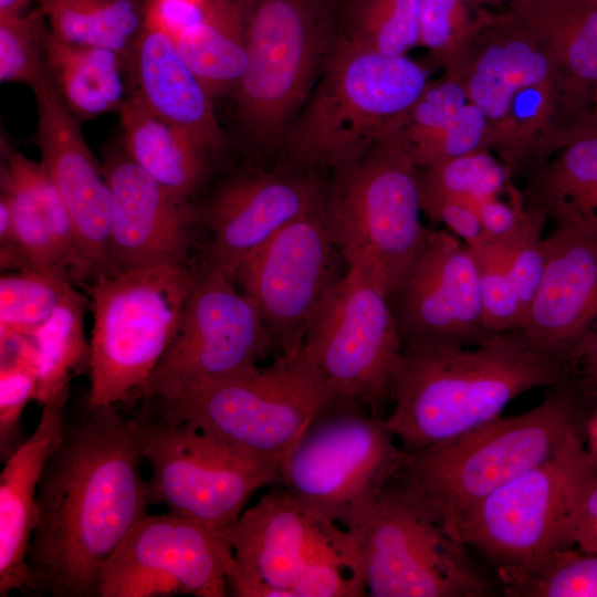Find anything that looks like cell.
Instances as JSON below:
<instances>
[{
    "label": "cell",
    "instance_id": "1",
    "mask_svg": "<svg viewBox=\"0 0 597 597\" xmlns=\"http://www.w3.org/2000/svg\"><path fill=\"white\" fill-rule=\"evenodd\" d=\"M143 461L132 418L116 406L86 407L65 425L38 488L28 593L98 596L104 563L150 506Z\"/></svg>",
    "mask_w": 597,
    "mask_h": 597
},
{
    "label": "cell",
    "instance_id": "2",
    "mask_svg": "<svg viewBox=\"0 0 597 597\" xmlns=\"http://www.w3.org/2000/svg\"><path fill=\"white\" fill-rule=\"evenodd\" d=\"M484 114L491 150L523 175L597 116L588 95L506 8L480 10L442 65Z\"/></svg>",
    "mask_w": 597,
    "mask_h": 597
},
{
    "label": "cell",
    "instance_id": "3",
    "mask_svg": "<svg viewBox=\"0 0 597 597\" xmlns=\"http://www.w3.org/2000/svg\"><path fill=\"white\" fill-rule=\"evenodd\" d=\"M575 371L574 363L535 345L521 329L472 346L404 345L385 422L406 452H416L500 417L517 396Z\"/></svg>",
    "mask_w": 597,
    "mask_h": 597
},
{
    "label": "cell",
    "instance_id": "4",
    "mask_svg": "<svg viewBox=\"0 0 597 597\" xmlns=\"http://www.w3.org/2000/svg\"><path fill=\"white\" fill-rule=\"evenodd\" d=\"M594 401L575 371L547 387L532 409L408 453L402 473L440 511L455 537L458 522L481 500L585 439Z\"/></svg>",
    "mask_w": 597,
    "mask_h": 597
},
{
    "label": "cell",
    "instance_id": "5",
    "mask_svg": "<svg viewBox=\"0 0 597 597\" xmlns=\"http://www.w3.org/2000/svg\"><path fill=\"white\" fill-rule=\"evenodd\" d=\"M407 55H385L342 33L282 146L292 167L337 171L388 136L428 83Z\"/></svg>",
    "mask_w": 597,
    "mask_h": 597
},
{
    "label": "cell",
    "instance_id": "6",
    "mask_svg": "<svg viewBox=\"0 0 597 597\" xmlns=\"http://www.w3.org/2000/svg\"><path fill=\"white\" fill-rule=\"evenodd\" d=\"M197 274L189 264H161L100 274L87 284L93 328L86 407L143 398L179 331Z\"/></svg>",
    "mask_w": 597,
    "mask_h": 597
},
{
    "label": "cell",
    "instance_id": "7",
    "mask_svg": "<svg viewBox=\"0 0 597 597\" xmlns=\"http://www.w3.org/2000/svg\"><path fill=\"white\" fill-rule=\"evenodd\" d=\"M248 64L233 92L253 144L273 148L317 82L337 39L331 0H240Z\"/></svg>",
    "mask_w": 597,
    "mask_h": 597
},
{
    "label": "cell",
    "instance_id": "8",
    "mask_svg": "<svg viewBox=\"0 0 597 597\" xmlns=\"http://www.w3.org/2000/svg\"><path fill=\"white\" fill-rule=\"evenodd\" d=\"M407 455L384 417L334 395L284 459L276 483L312 515L352 532Z\"/></svg>",
    "mask_w": 597,
    "mask_h": 597
},
{
    "label": "cell",
    "instance_id": "9",
    "mask_svg": "<svg viewBox=\"0 0 597 597\" xmlns=\"http://www.w3.org/2000/svg\"><path fill=\"white\" fill-rule=\"evenodd\" d=\"M331 237L347 266L358 265L387 296L420 249L419 169L388 135L335 171L323 203Z\"/></svg>",
    "mask_w": 597,
    "mask_h": 597
},
{
    "label": "cell",
    "instance_id": "10",
    "mask_svg": "<svg viewBox=\"0 0 597 597\" xmlns=\"http://www.w3.org/2000/svg\"><path fill=\"white\" fill-rule=\"evenodd\" d=\"M350 533L367 596L484 597L491 591L468 558L467 545L402 469Z\"/></svg>",
    "mask_w": 597,
    "mask_h": 597
},
{
    "label": "cell",
    "instance_id": "11",
    "mask_svg": "<svg viewBox=\"0 0 597 597\" xmlns=\"http://www.w3.org/2000/svg\"><path fill=\"white\" fill-rule=\"evenodd\" d=\"M334 396L301 350L279 355L207 383L165 402H145L165 417L184 420L276 465L298 441L321 407Z\"/></svg>",
    "mask_w": 597,
    "mask_h": 597
},
{
    "label": "cell",
    "instance_id": "12",
    "mask_svg": "<svg viewBox=\"0 0 597 597\" xmlns=\"http://www.w3.org/2000/svg\"><path fill=\"white\" fill-rule=\"evenodd\" d=\"M139 447L150 467V505L221 532L251 496L277 482L279 468L184 420L148 406L132 418Z\"/></svg>",
    "mask_w": 597,
    "mask_h": 597
},
{
    "label": "cell",
    "instance_id": "13",
    "mask_svg": "<svg viewBox=\"0 0 597 597\" xmlns=\"http://www.w3.org/2000/svg\"><path fill=\"white\" fill-rule=\"evenodd\" d=\"M596 472L597 452L578 440L481 500L458 522L454 535L498 566L573 547L577 504Z\"/></svg>",
    "mask_w": 597,
    "mask_h": 597
},
{
    "label": "cell",
    "instance_id": "14",
    "mask_svg": "<svg viewBox=\"0 0 597 597\" xmlns=\"http://www.w3.org/2000/svg\"><path fill=\"white\" fill-rule=\"evenodd\" d=\"M401 348L387 294L367 271L349 265L321 305L300 350L333 395L385 418Z\"/></svg>",
    "mask_w": 597,
    "mask_h": 597
},
{
    "label": "cell",
    "instance_id": "15",
    "mask_svg": "<svg viewBox=\"0 0 597 597\" xmlns=\"http://www.w3.org/2000/svg\"><path fill=\"white\" fill-rule=\"evenodd\" d=\"M279 349L255 303L208 263L198 272L179 331L156 366L145 402H165L258 366ZM280 355V353H279Z\"/></svg>",
    "mask_w": 597,
    "mask_h": 597
},
{
    "label": "cell",
    "instance_id": "16",
    "mask_svg": "<svg viewBox=\"0 0 597 597\" xmlns=\"http://www.w3.org/2000/svg\"><path fill=\"white\" fill-rule=\"evenodd\" d=\"M234 559L219 531L170 512H147L104 563L98 597H226Z\"/></svg>",
    "mask_w": 597,
    "mask_h": 597
},
{
    "label": "cell",
    "instance_id": "17",
    "mask_svg": "<svg viewBox=\"0 0 597 597\" xmlns=\"http://www.w3.org/2000/svg\"><path fill=\"white\" fill-rule=\"evenodd\" d=\"M339 259L322 205L281 229L235 274L233 282L240 281L255 303L280 355L300 352L321 305L344 275Z\"/></svg>",
    "mask_w": 597,
    "mask_h": 597
},
{
    "label": "cell",
    "instance_id": "18",
    "mask_svg": "<svg viewBox=\"0 0 597 597\" xmlns=\"http://www.w3.org/2000/svg\"><path fill=\"white\" fill-rule=\"evenodd\" d=\"M388 301L402 346H472L495 335L485 323L475 256L446 230L427 229Z\"/></svg>",
    "mask_w": 597,
    "mask_h": 597
},
{
    "label": "cell",
    "instance_id": "19",
    "mask_svg": "<svg viewBox=\"0 0 597 597\" xmlns=\"http://www.w3.org/2000/svg\"><path fill=\"white\" fill-rule=\"evenodd\" d=\"M220 533L237 562L283 597H295L296 584L316 565L338 563L362 570L353 534L305 511L279 483Z\"/></svg>",
    "mask_w": 597,
    "mask_h": 597
},
{
    "label": "cell",
    "instance_id": "20",
    "mask_svg": "<svg viewBox=\"0 0 597 597\" xmlns=\"http://www.w3.org/2000/svg\"><path fill=\"white\" fill-rule=\"evenodd\" d=\"M325 192L326 185L315 171L295 167L232 175L200 213L209 233L207 263L233 281L281 229L321 207Z\"/></svg>",
    "mask_w": 597,
    "mask_h": 597
},
{
    "label": "cell",
    "instance_id": "21",
    "mask_svg": "<svg viewBox=\"0 0 597 597\" xmlns=\"http://www.w3.org/2000/svg\"><path fill=\"white\" fill-rule=\"evenodd\" d=\"M112 191L111 272L189 264L200 212L168 191L126 154L103 166Z\"/></svg>",
    "mask_w": 597,
    "mask_h": 597
},
{
    "label": "cell",
    "instance_id": "22",
    "mask_svg": "<svg viewBox=\"0 0 597 597\" xmlns=\"http://www.w3.org/2000/svg\"><path fill=\"white\" fill-rule=\"evenodd\" d=\"M38 112L41 163L71 216L92 281L111 272L112 191L103 166L93 156L78 126L49 75L32 88ZM91 281V282H92Z\"/></svg>",
    "mask_w": 597,
    "mask_h": 597
},
{
    "label": "cell",
    "instance_id": "23",
    "mask_svg": "<svg viewBox=\"0 0 597 597\" xmlns=\"http://www.w3.org/2000/svg\"><path fill=\"white\" fill-rule=\"evenodd\" d=\"M545 268L521 331L535 345L576 365L597 327V234L557 227L543 238Z\"/></svg>",
    "mask_w": 597,
    "mask_h": 597
},
{
    "label": "cell",
    "instance_id": "24",
    "mask_svg": "<svg viewBox=\"0 0 597 597\" xmlns=\"http://www.w3.org/2000/svg\"><path fill=\"white\" fill-rule=\"evenodd\" d=\"M70 385L41 406L39 421L3 461L0 473V596L28 593L27 556L38 519V488L44 467L60 443Z\"/></svg>",
    "mask_w": 597,
    "mask_h": 597
},
{
    "label": "cell",
    "instance_id": "25",
    "mask_svg": "<svg viewBox=\"0 0 597 597\" xmlns=\"http://www.w3.org/2000/svg\"><path fill=\"white\" fill-rule=\"evenodd\" d=\"M127 72L129 95L151 113L193 135L213 155L224 148L212 97L181 57L175 39L148 19Z\"/></svg>",
    "mask_w": 597,
    "mask_h": 597
},
{
    "label": "cell",
    "instance_id": "26",
    "mask_svg": "<svg viewBox=\"0 0 597 597\" xmlns=\"http://www.w3.org/2000/svg\"><path fill=\"white\" fill-rule=\"evenodd\" d=\"M407 150L418 169L491 149V134L482 111L450 73L428 81L423 91L389 134Z\"/></svg>",
    "mask_w": 597,
    "mask_h": 597
},
{
    "label": "cell",
    "instance_id": "27",
    "mask_svg": "<svg viewBox=\"0 0 597 597\" xmlns=\"http://www.w3.org/2000/svg\"><path fill=\"white\" fill-rule=\"evenodd\" d=\"M523 205L557 227L597 234V116L523 174Z\"/></svg>",
    "mask_w": 597,
    "mask_h": 597
},
{
    "label": "cell",
    "instance_id": "28",
    "mask_svg": "<svg viewBox=\"0 0 597 597\" xmlns=\"http://www.w3.org/2000/svg\"><path fill=\"white\" fill-rule=\"evenodd\" d=\"M123 151L159 185L190 199L206 182L213 155L198 138L129 95L118 111Z\"/></svg>",
    "mask_w": 597,
    "mask_h": 597
},
{
    "label": "cell",
    "instance_id": "29",
    "mask_svg": "<svg viewBox=\"0 0 597 597\" xmlns=\"http://www.w3.org/2000/svg\"><path fill=\"white\" fill-rule=\"evenodd\" d=\"M504 8L597 108V0H513Z\"/></svg>",
    "mask_w": 597,
    "mask_h": 597
},
{
    "label": "cell",
    "instance_id": "30",
    "mask_svg": "<svg viewBox=\"0 0 597 597\" xmlns=\"http://www.w3.org/2000/svg\"><path fill=\"white\" fill-rule=\"evenodd\" d=\"M44 55L55 90L77 119L119 111L129 96L127 61L112 50L71 44L48 30Z\"/></svg>",
    "mask_w": 597,
    "mask_h": 597
},
{
    "label": "cell",
    "instance_id": "31",
    "mask_svg": "<svg viewBox=\"0 0 597 597\" xmlns=\"http://www.w3.org/2000/svg\"><path fill=\"white\" fill-rule=\"evenodd\" d=\"M175 41L212 100L233 94L248 64L240 0H213L206 20Z\"/></svg>",
    "mask_w": 597,
    "mask_h": 597
},
{
    "label": "cell",
    "instance_id": "32",
    "mask_svg": "<svg viewBox=\"0 0 597 597\" xmlns=\"http://www.w3.org/2000/svg\"><path fill=\"white\" fill-rule=\"evenodd\" d=\"M50 31L76 45L112 50L128 60L146 24L137 0H40Z\"/></svg>",
    "mask_w": 597,
    "mask_h": 597
},
{
    "label": "cell",
    "instance_id": "33",
    "mask_svg": "<svg viewBox=\"0 0 597 597\" xmlns=\"http://www.w3.org/2000/svg\"><path fill=\"white\" fill-rule=\"evenodd\" d=\"M87 297L70 284L57 307L32 339L36 350V392L41 407L72 378L88 369L91 344L84 332Z\"/></svg>",
    "mask_w": 597,
    "mask_h": 597
},
{
    "label": "cell",
    "instance_id": "34",
    "mask_svg": "<svg viewBox=\"0 0 597 597\" xmlns=\"http://www.w3.org/2000/svg\"><path fill=\"white\" fill-rule=\"evenodd\" d=\"M510 597H597V553L565 547L523 565L499 566Z\"/></svg>",
    "mask_w": 597,
    "mask_h": 597
},
{
    "label": "cell",
    "instance_id": "35",
    "mask_svg": "<svg viewBox=\"0 0 597 597\" xmlns=\"http://www.w3.org/2000/svg\"><path fill=\"white\" fill-rule=\"evenodd\" d=\"M1 169L18 180L41 210L74 284H88L92 273L81 252L67 208L40 161L28 158L1 136Z\"/></svg>",
    "mask_w": 597,
    "mask_h": 597
},
{
    "label": "cell",
    "instance_id": "36",
    "mask_svg": "<svg viewBox=\"0 0 597 597\" xmlns=\"http://www.w3.org/2000/svg\"><path fill=\"white\" fill-rule=\"evenodd\" d=\"M421 0H354L342 34L374 52L399 56L419 45Z\"/></svg>",
    "mask_w": 597,
    "mask_h": 597
},
{
    "label": "cell",
    "instance_id": "37",
    "mask_svg": "<svg viewBox=\"0 0 597 597\" xmlns=\"http://www.w3.org/2000/svg\"><path fill=\"white\" fill-rule=\"evenodd\" d=\"M67 279L41 269L3 272L0 277V327L32 336L51 317Z\"/></svg>",
    "mask_w": 597,
    "mask_h": 597
},
{
    "label": "cell",
    "instance_id": "38",
    "mask_svg": "<svg viewBox=\"0 0 597 597\" xmlns=\"http://www.w3.org/2000/svg\"><path fill=\"white\" fill-rule=\"evenodd\" d=\"M511 169L491 149L475 150L427 169H419L422 191L478 201L519 191Z\"/></svg>",
    "mask_w": 597,
    "mask_h": 597
},
{
    "label": "cell",
    "instance_id": "39",
    "mask_svg": "<svg viewBox=\"0 0 597 597\" xmlns=\"http://www.w3.org/2000/svg\"><path fill=\"white\" fill-rule=\"evenodd\" d=\"M44 13L41 9L22 18L0 21V81L30 88L48 76L44 55Z\"/></svg>",
    "mask_w": 597,
    "mask_h": 597
},
{
    "label": "cell",
    "instance_id": "40",
    "mask_svg": "<svg viewBox=\"0 0 597 597\" xmlns=\"http://www.w3.org/2000/svg\"><path fill=\"white\" fill-rule=\"evenodd\" d=\"M0 187V192L8 198L11 207L15 234L27 269L50 271L72 282L44 217L28 190L2 169Z\"/></svg>",
    "mask_w": 597,
    "mask_h": 597
},
{
    "label": "cell",
    "instance_id": "41",
    "mask_svg": "<svg viewBox=\"0 0 597 597\" xmlns=\"http://www.w3.org/2000/svg\"><path fill=\"white\" fill-rule=\"evenodd\" d=\"M479 266L480 291L484 318L493 334L521 329L525 313L509 273L512 250L491 243L471 249Z\"/></svg>",
    "mask_w": 597,
    "mask_h": 597
},
{
    "label": "cell",
    "instance_id": "42",
    "mask_svg": "<svg viewBox=\"0 0 597 597\" xmlns=\"http://www.w3.org/2000/svg\"><path fill=\"white\" fill-rule=\"evenodd\" d=\"M478 12L467 0H421L419 45L443 65L469 34Z\"/></svg>",
    "mask_w": 597,
    "mask_h": 597
},
{
    "label": "cell",
    "instance_id": "43",
    "mask_svg": "<svg viewBox=\"0 0 597 597\" xmlns=\"http://www.w3.org/2000/svg\"><path fill=\"white\" fill-rule=\"evenodd\" d=\"M36 368L0 366V458L4 461L22 442V416L36 392Z\"/></svg>",
    "mask_w": 597,
    "mask_h": 597
},
{
    "label": "cell",
    "instance_id": "44",
    "mask_svg": "<svg viewBox=\"0 0 597 597\" xmlns=\"http://www.w3.org/2000/svg\"><path fill=\"white\" fill-rule=\"evenodd\" d=\"M420 202L425 212L434 223L444 224L452 234L471 249L488 242L476 205L465 199L420 190Z\"/></svg>",
    "mask_w": 597,
    "mask_h": 597
},
{
    "label": "cell",
    "instance_id": "45",
    "mask_svg": "<svg viewBox=\"0 0 597 597\" xmlns=\"http://www.w3.org/2000/svg\"><path fill=\"white\" fill-rule=\"evenodd\" d=\"M507 264L514 290L526 318L543 279L545 268L543 238L512 250Z\"/></svg>",
    "mask_w": 597,
    "mask_h": 597
},
{
    "label": "cell",
    "instance_id": "46",
    "mask_svg": "<svg viewBox=\"0 0 597 597\" xmlns=\"http://www.w3.org/2000/svg\"><path fill=\"white\" fill-rule=\"evenodd\" d=\"M212 2L213 0H147L146 19L176 39L203 22Z\"/></svg>",
    "mask_w": 597,
    "mask_h": 597
},
{
    "label": "cell",
    "instance_id": "47",
    "mask_svg": "<svg viewBox=\"0 0 597 597\" xmlns=\"http://www.w3.org/2000/svg\"><path fill=\"white\" fill-rule=\"evenodd\" d=\"M572 544L580 551L597 553V472L582 491L574 519Z\"/></svg>",
    "mask_w": 597,
    "mask_h": 597
},
{
    "label": "cell",
    "instance_id": "48",
    "mask_svg": "<svg viewBox=\"0 0 597 597\" xmlns=\"http://www.w3.org/2000/svg\"><path fill=\"white\" fill-rule=\"evenodd\" d=\"M576 371L587 392L597 400V327L578 352Z\"/></svg>",
    "mask_w": 597,
    "mask_h": 597
},
{
    "label": "cell",
    "instance_id": "49",
    "mask_svg": "<svg viewBox=\"0 0 597 597\" xmlns=\"http://www.w3.org/2000/svg\"><path fill=\"white\" fill-rule=\"evenodd\" d=\"M30 0H0V21L14 20L27 15L24 13Z\"/></svg>",
    "mask_w": 597,
    "mask_h": 597
},
{
    "label": "cell",
    "instance_id": "50",
    "mask_svg": "<svg viewBox=\"0 0 597 597\" xmlns=\"http://www.w3.org/2000/svg\"><path fill=\"white\" fill-rule=\"evenodd\" d=\"M475 11L493 10L506 7L513 0H467Z\"/></svg>",
    "mask_w": 597,
    "mask_h": 597
}]
</instances>
